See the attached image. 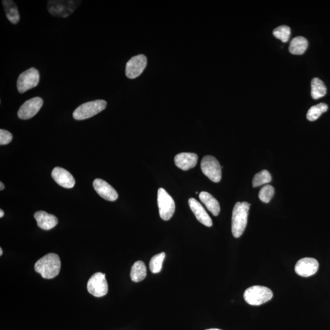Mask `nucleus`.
I'll return each instance as SVG.
<instances>
[{"instance_id":"nucleus-9","label":"nucleus","mask_w":330,"mask_h":330,"mask_svg":"<svg viewBox=\"0 0 330 330\" xmlns=\"http://www.w3.org/2000/svg\"><path fill=\"white\" fill-rule=\"evenodd\" d=\"M87 290L94 297L106 296L109 291L106 274L98 272L92 276L88 282Z\"/></svg>"},{"instance_id":"nucleus-16","label":"nucleus","mask_w":330,"mask_h":330,"mask_svg":"<svg viewBox=\"0 0 330 330\" xmlns=\"http://www.w3.org/2000/svg\"><path fill=\"white\" fill-rule=\"evenodd\" d=\"M189 204L196 219L202 224L208 227L212 226V221L210 216L205 211L201 204L194 198L189 200Z\"/></svg>"},{"instance_id":"nucleus-15","label":"nucleus","mask_w":330,"mask_h":330,"mask_svg":"<svg viewBox=\"0 0 330 330\" xmlns=\"http://www.w3.org/2000/svg\"><path fill=\"white\" fill-rule=\"evenodd\" d=\"M197 154L191 152H182L176 155L174 162L177 167L183 171H187L194 168L198 163Z\"/></svg>"},{"instance_id":"nucleus-13","label":"nucleus","mask_w":330,"mask_h":330,"mask_svg":"<svg viewBox=\"0 0 330 330\" xmlns=\"http://www.w3.org/2000/svg\"><path fill=\"white\" fill-rule=\"evenodd\" d=\"M93 187L98 194L107 201H115L118 198V194L115 189L102 179L95 180Z\"/></svg>"},{"instance_id":"nucleus-4","label":"nucleus","mask_w":330,"mask_h":330,"mask_svg":"<svg viewBox=\"0 0 330 330\" xmlns=\"http://www.w3.org/2000/svg\"><path fill=\"white\" fill-rule=\"evenodd\" d=\"M272 291L269 288L261 285H254L248 288L243 294L246 302L253 306L261 305L271 300Z\"/></svg>"},{"instance_id":"nucleus-14","label":"nucleus","mask_w":330,"mask_h":330,"mask_svg":"<svg viewBox=\"0 0 330 330\" xmlns=\"http://www.w3.org/2000/svg\"><path fill=\"white\" fill-rule=\"evenodd\" d=\"M52 176L55 181L60 186L66 189H72L75 185V180L74 177L68 171L62 168H54Z\"/></svg>"},{"instance_id":"nucleus-7","label":"nucleus","mask_w":330,"mask_h":330,"mask_svg":"<svg viewBox=\"0 0 330 330\" xmlns=\"http://www.w3.org/2000/svg\"><path fill=\"white\" fill-rule=\"evenodd\" d=\"M40 75L36 68H31L19 75L17 81V90L23 94L39 84Z\"/></svg>"},{"instance_id":"nucleus-1","label":"nucleus","mask_w":330,"mask_h":330,"mask_svg":"<svg viewBox=\"0 0 330 330\" xmlns=\"http://www.w3.org/2000/svg\"><path fill=\"white\" fill-rule=\"evenodd\" d=\"M61 265L59 256L55 253H49L38 260L35 264L34 269L43 278L52 279L59 274Z\"/></svg>"},{"instance_id":"nucleus-23","label":"nucleus","mask_w":330,"mask_h":330,"mask_svg":"<svg viewBox=\"0 0 330 330\" xmlns=\"http://www.w3.org/2000/svg\"><path fill=\"white\" fill-rule=\"evenodd\" d=\"M328 107L327 105L324 103H320L316 106L311 108L307 113V119L310 121H314L319 118L322 113H325L328 110Z\"/></svg>"},{"instance_id":"nucleus-21","label":"nucleus","mask_w":330,"mask_h":330,"mask_svg":"<svg viewBox=\"0 0 330 330\" xmlns=\"http://www.w3.org/2000/svg\"><path fill=\"white\" fill-rule=\"evenodd\" d=\"M147 270L145 263L138 261L134 263L132 266L131 272V280L133 282H138L141 281L147 277Z\"/></svg>"},{"instance_id":"nucleus-6","label":"nucleus","mask_w":330,"mask_h":330,"mask_svg":"<svg viewBox=\"0 0 330 330\" xmlns=\"http://www.w3.org/2000/svg\"><path fill=\"white\" fill-rule=\"evenodd\" d=\"M157 203L160 218L164 221L170 220L175 212V202L164 189L158 190Z\"/></svg>"},{"instance_id":"nucleus-17","label":"nucleus","mask_w":330,"mask_h":330,"mask_svg":"<svg viewBox=\"0 0 330 330\" xmlns=\"http://www.w3.org/2000/svg\"><path fill=\"white\" fill-rule=\"evenodd\" d=\"M34 217L36 220L37 226L44 230H52L58 223V218L55 215L44 211L36 212Z\"/></svg>"},{"instance_id":"nucleus-25","label":"nucleus","mask_w":330,"mask_h":330,"mask_svg":"<svg viewBox=\"0 0 330 330\" xmlns=\"http://www.w3.org/2000/svg\"><path fill=\"white\" fill-rule=\"evenodd\" d=\"M272 176L268 171L263 170L258 173H257L253 180V187H258L264 184L271 182Z\"/></svg>"},{"instance_id":"nucleus-29","label":"nucleus","mask_w":330,"mask_h":330,"mask_svg":"<svg viewBox=\"0 0 330 330\" xmlns=\"http://www.w3.org/2000/svg\"><path fill=\"white\" fill-rule=\"evenodd\" d=\"M0 186H1V187H0V190H3L5 189L4 184H3L2 182L1 183H0Z\"/></svg>"},{"instance_id":"nucleus-18","label":"nucleus","mask_w":330,"mask_h":330,"mask_svg":"<svg viewBox=\"0 0 330 330\" xmlns=\"http://www.w3.org/2000/svg\"><path fill=\"white\" fill-rule=\"evenodd\" d=\"M199 197L203 204L212 214L214 216L218 215L220 212V204L213 196L208 192H202L199 193Z\"/></svg>"},{"instance_id":"nucleus-27","label":"nucleus","mask_w":330,"mask_h":330,"mask_svg":"<svg viewBox=\"0 0 330 330\" xmlns=\"http://www.w3.org/2000/svg\"><path fill=\"white\" fill-rule=\"evenodd\" d=\"M274 193V187L270 185H265L259 192V198L263 202L268 203L271 201Z\"/></svg>"},{"instance_id":"nucleus-32","label":"nucleus","mask_w":330,"mask_h":330,"mask_svg":"<svg viewBox=\"0 0 330 330\" xmlns=\"http://www.w3.org/2000/svg\"><path fill=\"white\" fill-rule=\"evenodd\" d=\"M205 330H221L220 329H218V328H211V329H208Z\"/></svg>"},{"instance_id":"nucleus-20","label":"nucleus","mask_w":330,"mask_h":330,"mask_svg":"<svg viewBox=\"0 0 330 330\" xmlns=\"http://www.w3.org/2000/svg\"><path fill=\"white\" fill-rule=\"evenodd\" d=\"M308 46V42L305 37L297 36L292 40L290 46V52L293 55H302Z\"/></svg>"},{"instance_id":"nucleus-19","label":"nucleus","mask_w":330,"mask_h":330,"mask_svg":"<svg viewBox=\"0 0 330 330\" xmlns=\"http://www.w3.org/2000/svg\"><path fill=\"white\" fill-rule=\"evenodd\" d=\"M2 4L4 7L6 17L9 22L14 25L17 24L20 20V15L15 3L11 0H3Z\"/></svg>"},{"instance_id":"nucleus-8","label":"nucleus","mask_w":330,"mask_h":330,"mask_svg":"<svg viewBox=\"0 0 330 330\" xmlns=\"http://www.w3.org/2000/svg\"><path fill=\"white\" fill-rule=\"evenodd\" d=\"M202 173L212 182L218 183L221 179V167L217 158L211 155L203 157L201 163Z\"/></svg>"},{"instance_id":"nucleus-28","label":"nucleus","mask_w":330,"mask_h":330,"mask_svg":"<svg viewBox=\"0 0 330 330\" xmlns=\"http://www.w3.org/2000/svg\"><path fill=\"white\" fill-rule=\"evenodd\" d=\"M12 135L8 131L4 129L0 130V145H6L11 142L12 140Z\"/></svg>"},{"instance_id":"nucleus-26","label":"nucleus","mask_w":330,"mask_h":330,"mask_svg":"<svg viewBox=\"0 0 330 330\" xmlns=\"http://www.w3.org/2000/svg\"><path fill=\"white\" fill-rule=\"evenodd\" d=\"M273 34L278 39H280L282 42L286 43L291 36V29L286 25H282V26L276 28Z\"/></svg>"},{"instance_id":"nucleus-5","label":"nucleus","mask_w":330,"mask_h":330,"mask_svg":"<svg viewBox=\"0 0 330 330\" xmlns=\"http://www.w3.org/2000/svg\"><path fill=\"white\" fill-rule=\"evenodd\" d=\"M107 101L104 100H96L81 104L73 113L75 120H85L102 112L106 109Z\"/></svg>"},{"instance_id":"nucleus-31","label":"nucleus","mask_w":330,"mask_h":330,"mask_svg":"<svg viewBox=\"0 0 330 330\" xmlns=\"http://www.w3.org/2000/svg\"><path fill=\"white\" fill-rule=\"evenodd\" d=\"M3 255V250L2 248H0V256H2Z\"/></svg>"},{"instance_id":"nucleus-11","label":"nucleus","mask_w":330,"mask_h":330,"mask_svg":"<svg viewBox=\"0 0 330 330\" xmlns=\"http://www.w3.org/2000/svg\"><path fill=\"white\" fill-rule=\"evenodd\" d=\"M147 66V58L144 55H138L132 57L127 63L126 74L129 78L134 79L139 77Z\"/></svg>"},{"instance_id":"nucleus-12","label":"nucleus","mask_w":330,"mask_h":330,"mask_svg":"<svg viewBox=\"0 0 330 330\" xmlns=\"http://www.w3.org/2000/svg\"><path fill=\"white\" fill-rule=\"evenodd\" d=\"M319 262L316 259L304 258L299 260L295 266V271L303 277H310L318 271Z\"/></svg>"},{"instance_id":"nucleus-22","label":"nucleus","mask_w":330,"mask_h":330,"mask_svg":"<svg viewBox=\"0 0 330 330\" xmlns=\"http://www.w3.org/2000/svg\"><path fill=\"white\" fill-rule=\"evenodd\" d=\"M326 88L323 82L319 78H314L312 81V96L317 100L325 96Z\"/></svg>"},{"instance_id":"nucleus-24","label":"nucleus","mask_w":330,"mask_h":330,"mask_svg":"<svg viewBox=\"0 0 330 330\" xmlns=\"http://www.w3.org/2000/svg\"><path fill=\"white\" fill-rule=\"evenodd\" d=\"M165 256L166 255L163 252L152 257L149 262V268L152 274H158L161 272Z\"/></svg>"},{"instance_id":"nucleus-10","label":"nucleus","mask_w":330,"mask_h":330,"mask_svg":"<svg viewBox=\"0 0 330 330\" xmlns=\"http://www.w3.org/2000/svg\"><path fill=\"white\" fill-rule=\"evenodd\" d=\"M43 106V100L39 97H33L22 105L17 113L19 118L23 120L31 119L39 112Z\"/></svg>"},{"instance_id":"nucleus-30","label":"nucleus","mask_w":330,"mask_h":330,"mask_svg":"<svg viewBox=\"0 0 330 330\" xmlns=\"http://www.w3.org/2000/svg\"><path fill=\"white\" fill-rule=\"evenodd\" d=\"M4 216V212L3 211L2 209L0 210V217L2 218Z\"/></svg>"},{"instance_id":"nucleus-2","label":"nucleus","mask_w":330,"mask_h":330,"mask_svg":"<svg viewBox=\"0 0 330 330\" xmlns=\"http://www.w3.org/2000/svg\"><path fill=\"white\" fill-rule=\"evenodd\" d=\"M250 205L247 202H238L234 205L232 217V233L234 237H240L245 231Z\"/></svg>"},{"instance_id":"nucleus-3","label":"nucleus","mask_w":330,"mask_h":330,"mask_svg":"<svg viewBox=\"0 0 330 330\" xmlns=\"http://www.w3.org/2000/svg\"><path fill=\"white\" fill-rule=\"evenodd\" d=\"M81 3L80 0H50L47 9L54 17L66 18L74 13Z\"/></svg>"}]
</instances>
